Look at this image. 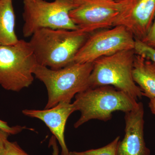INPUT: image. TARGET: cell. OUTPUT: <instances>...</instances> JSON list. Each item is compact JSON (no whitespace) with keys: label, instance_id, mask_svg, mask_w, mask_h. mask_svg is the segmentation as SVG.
I'll return each mask as SVG.
<instances>
[{"label":"cell","instance_id":"cell-1","mask_svg":"<svg viewBox=\"0 0 155 155\" xmlns=\"http://www.w3.org/2000/svg\"><path fill=\"white\" fill-rule=\"evenodd\" d=\"M90 34L79 30L44 28L37 31L29 41L38 64L52 69L71 65Z\"/></svg>","mask_w":155,"mask_h":155},{"label":"cell","instance_id":"cell-2","mask_svg":"<svg viewBox=\"0 0 155 155\" xmlns=\"http://www.w3.org/2000/svg\"><path fill=\"white\" fill-rule=\"evenodd\" d=\"M93 63H74L57 69L37 64L34 75L45 85L48 100L45 109H50L62 102H71L78 94L89 89V79Z\"/></svg>","mask_w":155,"mask_h":155},{"label":"cell","instance_id":"cell-3","mask_svg":"<svg viewBox=\"0 0 155 155\" xmlns=\"http://www.w3.org/2000/svg\"><path fill=\"white\" fill-rule=\"evenodd\" d=\"M81 116L74 124L77 128L92 119L107 121L116 111L126 113L138 105L137 100L114 87L89 88L75 96L72 103Z\"/></svg>","mask_w":155,"mask_h":155},{"label":"cell","instance_id":"cell-4","mask_svg":"<svg viewBox=\"0 0 155 155\" xmlns=\"http://www.w3.org/2000/svg\"><path fill=\"white\" fill-rule=\"evenodd\" d=\"M135 55L134 50H124L97 59L93 62L89 88L111 86L136 100L141 98L142 92L132 76Z\"/></svg>","mask_w":155,"mask_h":155},{"label":"cell","instance_id":"cell-5","mask_svg":"<svg viewBox=\"0 0 155 155\" xmlns=\"http://www.w3.org/2000/svg\"><path fill=\"white\" fill-rule=\"evenodd\" d=\"M37 64L29 42L19 40L15 44L0 46V86L14 92L28 87Z\"/></svg>","mask_w":155,"mask_h":155},{"label":"cell","instance_id":"cell-6","mask_svg":"<svg viewBox=\"0 0 155 155\" xmlns=\"http://www.w3.org/2000/svg\"><path fill=\"white\" fill-rule=\"evenodd\" d=\"M23 3L22 33L25 38L42 28L79 29L69 17L73 8L71 0H23Z\"/></svg>","mask_w":155,"mask_h":155},{"label":"cell","instance_id":"cell-7","mask_svg":"<svg viewBox=\"0 0 155 155\" xmlns=\"http://www.w3.org/2000/svg\"><path fill=\"white\" fill-rule=\"evenodd\" d=\"M135 42L134 37L124 26H114L89 35L76 54L74 62L93 63L101 57L124 50H134Z\"/></svg>","mask_w":155,"mask_h":155},{"label":"cell","instance_id":"cell-8","mask_svg":"<svg viewBox=\"0 0 155 155\" xmlns=\"http://www.w3.org/2000/svg\"><path fill=\"white\" fill-rule=\"evenodd\" d=\"M69 17L79 30L90 34L113 27L119 13L116 0H71Z\"/></svg>","mask_w":155,"mask_h":155},{"label":"cell","instance_id":"cell-9","mask_svg":"<svg viewBox=\"0 0 155 155\" xmlns=\"http://www.w3.org/2000/svg\"><path fill=\"white\" fill-rule=\"evenodd\" d=\"M119 13L114 26H124L142 41L148 32L155 16V0H116Z\"/></svg>","mask_w":155,"mask_h":155},{"label":"cell","instance_id":"cell-10","mask_svg":"<svg viewBox=\"0 0 155 155\" xmlns=\"http://www.w3.org/2000/svg\"><path fill=\"white\" fill-rule=\"evenodd\" d=\"M125 134L119 141L118 155H150L144 137V108L141 102L125 113Z\"/></svg>","mask_w":155,"mask_h":155},{"label":"cell","instance_id":"cell-11","mask_svg":"<svg viewBox=\"0 0 155 155\" xmlns=\"http://www.w3.org/2000/svg\"><path fill=\"white\" fill-rule=\"evenodd\" d=\"M75 111L73 104L62 102L50 109L41 110H24L22 113L25 116L44 122L59 143L62 150L61 155H69L70 152L65 141L64 132L67 119Z\"/></svg>","mask_w":155,"mask_h":155},{"label":"cell","instance_id":"cell-12","mask_svg":"<svg viewBox=\"0 0 155 155\" xmlns=\"http://www.w3.org/2000/svg\"><path fill=\"white\" fill-rule=\"evenodd\" d=\"M132 76L143 96L155 98V63L135 54Z\"/></svg>","mask_w":155,"mask_h":155},{"label":"cell","instance_id":"cell-13","mask_svg":"<svg viewBox=\"0 0 155 155\" xmlns=\"http://www.w3.org/2000/svg\"><path fill=\"white\" fill-rule=\"evenodd\" d=\"M15 12L12 0H0V46L17 43Z\"/></svg>","mask_w":155,"mask_h":155},{"label":"cell","instance_id":"cell-14","mask_svg":"<svg viewBox=\"0 0 155 155\" xmlns=\"http://www.w3.org/2000/svg\"><path fill=\"white\" fill-rule=\"evenodd\" d=\"M120 137H117L114 140L105 146L96 149H92L82 152H70V155H118V145Z\"/></svg>","mask_w":155,"mask_h":155},{"label":"cell","instance_id":"cell-15","mask_svg":"<svg viewBox=\"0 0 155 155\" xmlns=\"http://www.w3.org/2000/svg\"><path fill=\"white\" fill-rule=\"evenodd\" d=\"M134 51L139 55L155 63V49L140 40L135 39Z\"/></svg>","mask_w":155,"mask_h":155},{"label":"cell","instance_id":"cell-16","mask_svg":"<svg viewBox=\"0 0 155 155\" xmlns=\"http://www.w3.org/2000/svg\"><path fill=\"white\" fill-rule=\"evenodd\" d=\"M3 155H29L21 148L16 142H10L6 143V148Z\"/></svg>","mask_w":155,"mask_h":155},{"label":"cell","instance_id":"cell-17","mask_svg":"<svg viewBox=\"0 0 155 155\" xmlns=\"http://www.w3.org/2000/svg\"><path fill=\"white\" fill-rule=\"evenodd\" d=\"M0 128L5 131L9 135H16L22 132L24 129H28L25 126L16 125V126H9L7 122L0 119Z\"/></svg>","mask_w":155,"mask_h":155},{"label":"cell","instance_id":"cell-18","mask_svg":"<svg viewBox=\"0 0 155 155\" xmlns=\"http://www.w3.org/2000/svg\"><path fill=\"white\" fill-rule=\"evenodd\" d=\"M141 41L155 49V18L146 36Z\"/></svg>","mask_w":155,"mask_h":155},{"label":"cell","instance_id":"cell-19","mask_svg":"<svg viewBox=\"0 0 155 155\" xmlns=\"http://www.w3.org/2000/svg\"><path fill=\"white\" fill-rule=\"evenodd\" d=\"M9 136L8 134L0 128V155H4Z\"/></svg>","mask_w":155,"mask_h":155},{"label":"cell","instance_id":"cell-20","mask_svg":"<svg viewBox=\"0 0 155 155\" xmlns=\"http://www.w3.org/2000/svg\"><path fill=\"white\" fill-rule=\"evenodd\" d=\"M49 145L52 147L53 150V155H59V150L57 140L55 137L52 136L50 139Z\"/></svg>","mask_w":155,"mask_h":155},{"label":"cell","instance_id":"cell-21","mask_svg":"<svg viewBox=\"0 0 155 155\" xmlns=\"http://www.w3.org/2000/svg\"><path fill=\"white\" fill-rule=\"evenodd\" d=\"M149 107L153 114L155 115V98L150 99Z\"/></svg>","mask_w":155,"mask_h":155},{"label":"cell","instance_id":"cell-22","mask_svg":"<svg viewBox=\"0 0 155 155\" xmlns=\"http://www.w3.org/2000/svg\"><path fill=\"white\" fill-rule=\"evenodd\" d=\"M69 155H70V154H69Z\"/></svg>","mask_w":155,"mask_h":155}]
</instances>
